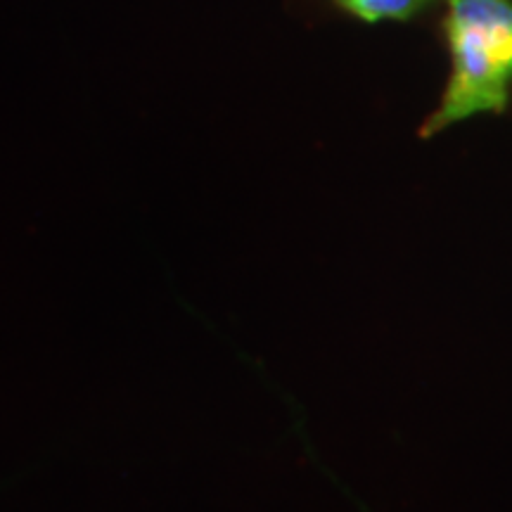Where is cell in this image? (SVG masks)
<instances>
[{"mask_svg": "<svg viewBox=\"0 0 512 512\" xmlns=\"http://www.w3.org/2000/svg\"><path fill=\"white\" fill-rule=\"evenodd\" d=\"M448 22L475 31L491 57L512 76V5L508 0H448Z\"/></svg>", "mask_w": 512, "mask_h": 512, "instance_id": "1", "label": "cell"}, {"mask_svg": "<svg viewBox=\"0 0 512 512\" xmlns=\"http://www.w3.org/2000/svg\"><path fill=\"white\" fill-rule=\"evenodd\" d=\"M335 3L363 22H384V19L403 22L418 15L432 0H335Z\"/></svg>", "mask_w": 512, "mask_h": 512, "instance_id": "2", "label": "cell"}]
</instances>
